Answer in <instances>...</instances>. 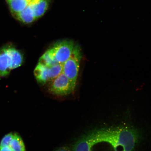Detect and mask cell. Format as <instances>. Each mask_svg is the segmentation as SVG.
Instances as JSON below:
<instances>
[{
	"label": "cell",
	"instance_id": "cell-1",
	"mask_svg": "<svg viewBox=\"0 0 151 151\" xmlns=\"http://www.w3.org/2000/svg\"><path fill=\"white\" fill-rule=\"evenodd\" d=\"M89 134L95 145L106 143L113 151H134L139 139L137 130L128 126L101 128Z\"/></svg>",
	"mask_w": 151,
	"mask_h": 151
},
{
	"label": "cell",
	"instance_id": "cell-2",
	"mask_svg": "<svg viewBox=\"0 0 151 151\" xmlns=\"http://www.w3.org/2000/svg\"><path fill=\"white\" fill-rule=\"evenodd\" d=\"M23 56L14 47L7 46L0 50V78L8 75L11 71L21 66Z\"/></svg>",
	"mask_w": 151,
	"mask_h": 151
},
{
	"label": "cell",
	"instance_id": "cell-3",
	"mask_svg": "<svg viewBox=\"0 0 151 151\" xmlns=\"http://www.w3.org/2000/svg\"><path fill=\"white\" fill-rule=\"evenodd\" d=\"M82 53L78 45H75L70 57L63 64V73L69 79L73 90L76 86Z\"/></svg>",
	"mask_w": 151,
	"mask_h": 151
},
{
	"label": "cell",
	"instance_id": "cell-4",
	"mask_svg": "<svg viewBox=\"0 0 151 151\" xmlns=\"http://www.w3.org/2000/svg\"><path fill=\"white\" fill-rule=\"evenodd\" d=\"M49 90L58 96L68 95L74 91L70 81L63 73L51 81Z\"/></svg>",
	"mask_w": 151,
	"mask_h": 151
},
{
	"label": "cell",
	"instance_id": "cell-5",
	"mask_svg": "<svg viewBox=\"0 0 151 151\" xmlns=\"http://www.w3.org/2000/svg\"><path fill=\"white\" fill-rule=\"evenodd\" d=\"M75 46L72 41L65 40L55 43L52 48L58 63L63 64L70 57Z\"/></svg>",
	"mask_w": 151,
	"mask_h": 151
},
{
	"label": "cell",
	"instance_id": "cell-6",
	"mask_svg": "<svg viewBox=\"0 0 151 151\" xmlns=\"http://www.w3.org/2000/svg\"><path fill=\"white\" fill-rule=\"evenodd\" d=\"M49 4V0H32L29 5L37 19L44 14Z\"/></svg>",
	"mask_w": 151,
	"mask_h": 151
},
{
	"label": "cell",
	"instance_id": "cell-7",
	"mask_svg": "<svg viewBox=\"0 0 151 151\" xmlns=\"http://www.w3.org/2000/svg\"><path fill=\"white\" fill-rule=\"evenodd\" d=\"M89 133L80 138L73 145L72 151H91L95 145Z\"/></svg>",
	"mask_w": 151,
	"mask_h": 151
},
{
	"label": "cell",
	"instance_id": "cell-8",
	"mask_svg": "<svg viewBox=\"0 0 151 151\" xmlns=\"http://www.w3.org/2000/svg\"><path fill=\"white\" fill-rule=\"evenodd\" d=\"M14 15L17 19L24 24L31 23L36 20L29 5L23 10Z\"/></svg>",
	"mask_w": 151,
	"mask_h": 151
},
{
	"label": "cell",
	"instance_id": "cell-9",
	"mask_svg": "<svg viewBox=\"0 0 151 151\" xmlns=\"http://www.w3.org/2000/svg\"><path fill=\"white\" fill-rule=\"evenodd\" d=\"M34 74L37 82L44 84L48 81V67L38 63L34 71Z\"/></svg>",
	"mask_w": 151,
	"mask_h": 151
},
{
	"label": "cell",
	"instance_id": "cell-10",
	"mask_svg": "<svg viewBox=\"0 0 151 151\" xmlns=\"http://www.w3.org/2000/svg\"><path fill=\"white\" fill-rule=\"evenodd\" d=\"M11 12L15 15L23 10L32 0H6Z\"/></svg>",
	"mask_w": 151,
	"mask_h": 151
},
{
	"label": "cell",
	"instance_id": "cell-11",
	"mask_svg": "<svg viewBox=\"0 0 151 151\" xmlns=\"http://www.w3.org/2000/svg\"><path fill=\"white\" fill-rule=\"evenodd\" d=\"M38 63L47 67L58 63L56 61L52 48L48 49L42 55L40 58Z\"/></svg>",
	"mask_w": 151,
	"mask_h": 151
},
{
	"label": "cell",
	"instance_id": "cell-12",
	"mask_svg": "<svg viewBox=\"0 0 151 151\" xmlns=\"http://www.w3.org/2000/svg\"><path fill=\"white\" fill-rule=\"evenodd\" d=\"M9 146L12 151H25V146L22 137L16 133H14Z\"/></svg>",
	"mask_w": 151,
	"mask_h": 151
},
{
	"label": "cell",
	"instance_id": "cell-13",
	"mask_svg": "<svg viewBox=\"0 0 151 151\" xmlns=\"http://www.w3.org/2000/svg\"><path fill=\"white\" fill-rule=\"evenodd\" d=\"M63 73V64L57 63L48 67V81H52Z\"/></svg>",
	"mask_w": 151,
	"mask_h": 151
},
{
	"label": "cell",
	"instance_id": "cell-14",
	"mask_svg": "<svg viewBox=\"0 0 151 151\" xmlns=\"http://www.w3.org/2000/svg\"><path fill=\"white\" fill-rule=\"evenodd\" d=\"M14 133H9L6 135L1 139L0 142V148L5 146H9L11 140L14 137Z\"/></svg>",
	"mask_w": 151,
	"mask_h": 151
},
{
	"label": "cell",
	"instance_id": "cell-15",
	"mask_svg": "<svg viewBox=\"0 0 151 151\" xmlns=\"http://www.w3.org/2000/svg\"><path fill=\"white\" fill-rule=\"evenodd\" d=\"M55 151H72L68 147H63L58 149Z\"/></svg>",
	"mask_w": 151,
	"mask_h": 151
},
{
	"label": "cell",
	"instance_id": "cell-16",
	"mask_svg": "<svg viewBox=\"0 0 151 151\" xmlns=\"http://www.w3.org/2000/svg\"><path fill=\"white\" fill-rule=\"evenodd\" d=\"M0 151H12L9 146H5L0 148Z\"/></svg>",
	"mask_w": 151,
	"mask_h": 151
}]
</instances>
